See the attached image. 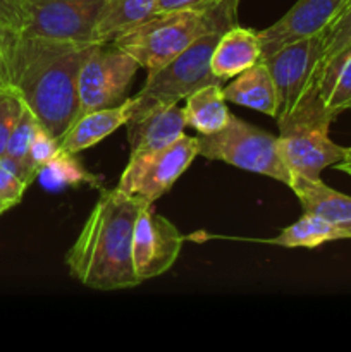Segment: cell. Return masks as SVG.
<instances>
[{
    "label": "cell",
    "mask_w": 351,
    "mask_h": 352,
    "mask_svg": "<svg viewBox=\"0 0 351 352\" xmlns=\"http://www.w3.org/2000/svg\"><path fill=\"white\" fill-rule=\"evenodd\" d=\"M95 43L21 34L12 86L21 93L40 126L61 138L78 119V76Z\"/></svg>",
    "instance_id": "1"
},
{
    "label": "cell",
    "mask_w": 351,
    "mask_h": 352,
    "mask_svg": "<svg viewBox=\"0 0 351 352\" xmlns=\"http://www.w3.org/2000/svg\"><path fill=\"white\" fill-rule=\"evenodd\" d=\"M184 237L178 227L158 215L153 205L143 206L133 237V265L140 282L164 275L181 253Z\"/></svg>",
    "instance_id": "11"
},
{
    "label": "cell",
    "mask_w": 351,
    "mask_h": 352,
    "mask_svg": "<svg viewBox=\"0 0 351 352\" xmlns=\"http://www.w3.org/2000/svg\"><path fill=\"white\" fill-rule=\"evenodd\" d=\"M109 0H28L24 36L95 43V31Z\"/></svg>",
    "instance_id": "10"
},
{
    "label": "cell",
    "mask_w": 351,
    "mask_h": 352,
    "mask_svg": "<svg viewBox=\"0 0 351 352\" xmlns=\"http://www.w3.org/2000/svg\"><path fill=\"white\" fill-rule=\"evenodd\" d=\"M21 33L10 28L0 26V88L12 86V71L16 48L19 43Z\"/></svg>",
    "instance_id": "28"
},
{
    "label": "cell",
    "mask_w": 351,
    "mask_h": 352,
    "mask_svg": "<svg viewBox=\"0 0 351 352\" xmlns=\"http://www.w3.org/2000/svg\"><path fill=\"white\" fill-rule=\"evenodd\" d=\"M322 55L323 36L317 34L286 45L264 58L277 91V113L274 117L277 126L320 98Z\"/></svg>",
    "instance_id": "7"
},
{
    "label": "cell",
    "mask_w": 351,
    "mask_h": 352,
    "mask_svg": "<svg viewBox=\"0 0 351 352\" xmlns=\"http://www.w3.org/2000/svg\"><path fill=\"white\" fill-rule=\"evenodd\" d=\"M198 151L209 160H219L233 167L291 184V174L284 165L279 150L277 136L231 113L222 131L213 134H198Z\"/></svg>",
    "instance_id": "6"
},
{
    "label": "cell",
    "mask_w": 351,
    "mask_h": 352,
    "mask_svg": "<svg viewBox=\"0 0 351 352\" xmlns=\"http://www.w3.org/2000/svg\"><path fill=\"white\" fill-rule=\"evenodd\" d=\"M334 168H337V170L344 172V174H348L351 177V146L346 148V151H344L343 160L337 162V164L334 165Z\"/></svg>",
    "instance_id": "31"
},
{
    "label": "cell",
    "mask_w": 351,
    "mask_h": 352,
    "mask_svg": "<svg viewBox=\"0 0 351 352\" xmlns=\"http://www.w3.org/2000/svg\"><path fill=\"white\" fill-rule=\"evenodd\" d=\"M289 188L299 199L303 212L315 213L346 232L351 239V196L329 188L322 179H295Z\"/></svg>",
    "instance_id": "16"
},
{
    "label": "cell",
    "mask_w": 351,
    "mask_h": 352,
    "mask_svg": "<svg viewBox=\"0 0 351 352\" xmlns=\"http://www.w3.org/2000/svg\"><path fill=\"white\" fill-rule=\"evenodd\" d=\"M222 91L227 102L270 117H275L277 113V91L270 71L264 60L257 62L233 78V81L222 88Z\"/></svg>",
    "instance_id": "17"
},
{
    "label": "cell",
    "mask_w": 351,
    "mask_h": 352,
    "mask_svg": "<svg viewBox=\"0 0 351 352\" xmlns=\"http://www.w3.org/2000/svg\"><path fill=\"white\" fill-rule=\"evenodd\" d=\"M260 60L262 40L258 31L234 24L220 34L210 57V69L213 76L224 82Z\"/></svg>",
    "instance_id": "15"
},
{
    "label": "cell",
    "mask_w": 351,
    "mask_h": 352,
    "mask_svg": "<svg viewBox=\"0 0 351 352\" xmlns=\"http://www.w3.org/2000/svg\"><path fill=\"white\" fill-rule=\"evenodd\" d=\"M332 122L334 117L319 98L279 124V150L291 174V182L295 179L315 181L322 170L343 160L346 148L334 143L329 136Z\"/></svg>",
    "instance_id": "5"
},
{
    "label": "cell",
    "mask_w": 351,
    "mask_h": 352,
    "mask_svg": "<svg viewBox=\"0 0 351 352\" xmlns=\"http://www.w3.org/2000/svg\"><path fill=\"white\" fill-rule=\"evenodd\" d=\"M26 109L23 96L14 86L0 88V157L6 155L10 134Z\"/></svg>",
    "instance_id": "25"
},
{
    "label": "cell",
    "mask_w": 351,
    "mask_h": 352,
    "mask_svg": "<svg viewBox=\"0 0 351 352\" xmlns=\"http://www.w3.org/2000/svg\"><path fill=\"white\" fill-rule=\"evenodd\" d=\"M38 129H40V122L33 116V112L30 109H26L23 117L19 119V122H17V126L14 127L12 134H10L9 143H7L6 148V155H3V157L9 158L23 172V175L30 182H33L36 179V175L33 174V170L30 167V150Z\"/></svg>",
    "instance_id": "23"
},
{
    "label": "cell",
    "mask_w": 351,
    "mask_h": 352,
    "mask_svg": "<svg viewBox=\"0 0 351 352\" xmlns=\"http://www.w3.org/2000/svg\"><path fill=\"white\" fill-rule=\"evenodd\" d=\"M198 155V140L182 134L164 150L129 157L116 189L143 205H153L188 170Z\"/></svg>",
    "instance_id": "8"
},
{
    "label": "cell",
    "mask_w": 351,
    "mask_h": 352,
    "mask_svg": "<svg viewBox=\"0 0 351 352\" xmlns=\"http://www.w3.org/2000/svg\"><path fill=\"white\" fill-rule=\"evenodd\" d=\"M28 17V0H0V26L23 34Z\"/></svg>",
    "instance_id": "29"
},
{
    "label": "cell",
    "mask_w": 351,
    "mask_h": 352,
    "mask_svg": "<svg viewBox=\"0 0 351 352\" xmlns=\"http://www.w3.org/2000/svg\"><path fill=\"white\" fill-rule=\"evenodd\" d=\"M138 69L140 64L114 41L93 45L78 76L79 116L126 102Z\"/></svg>",
    "instance_id": "9"
},
{
    "label": "cell",
    "mask_w": 351,
    "mask_h": 352,
    "mask_svg": "<svg viewBox=\"0 0 351 352\" xmlns=\"http://www.w3.org/2000/svg\"><path fill=\"white\" fill-rule=\"evenodd\" d=\"M348 2L350 0H298L281 19L258 31L262 60L286 45L322 34Z\"/></svg>",
    "instance_id": "12"
},
{
    "label": "cell",
    "mask_w": 351,
    "mask_h": 352,
    "mask_svg": "<svg viewBox=\"0 0 351 352\" xmlns=\"http://www.w3.org/2000/svg\"><path fill=\"white\" fill-rule=\"evenodd\" d=\"M131 109L133 102L127 98L120 105L81 113L58 138V146L62 151L74 155L95 146L96 143L116 133L120 126H126L131 117Z\"/></svg>",
    "instance_id": "13"
},
{
    "label": "cell",
    "mask_w": 351,
    "mask_h": 352,
    "mask_svg": "<svg viewBox=\"0 0 351 352\" xmlns=\"http://www.w3.org/2000/svg\"><path fill=\"white\" fill-rule=\"evenodd\" d=\"M319 96L334 119L351 109V52L323 65Z\"/></svg>",
    "instance_id": "21"
},
{
    "label": "cell",
    "mask_w": 351,
    "mask_h": 352,
    "mask_svg": "<svg viewBox=\"0 0 351 352\" xmlns=\"http://www.w3.org/2000/svg\"><path fill=\"white\" fill-rule=\"evenodd\" d=\"M143 203L117 191H103L81 232L65 253L69 274L85 287L119 291L140 285L133 265V237Z\"/></svg>",
    "instance_id": "2"
},
{
    "label": "cell",
    "mask_w": 351,
    "mask_h": 352,
    "mask_svg": "<svg viewBox=\"0 0 351 352\" xmlns=\"http://www.w3.org/2000/svg\"><path fill=\"white\" fill-rule=\"evenodd\" d=\"M3 212H6V210H3V208H2V206H0V215H2V213H3Z\"/></svg>",
    "instance_id": "32"
},
{
    "label": "cell",
    "mask_w": 351,
    "mask_h": 352,
    "mask_svg": "<svg viewBox=\"0 0 351 352\" xmlns=\"http://www.w3.org/2000/svg\"><path fill=\"white\" fill-rule=\"evenodd\" d=\"M38 179L47 189L74 188L79 184H96V179L92 172L85 168V165L76 158L74 153L58 151L57 157L52 158L41 170L38 172Z\"/></svg>",
    "instance_id": "22"
},
{
    "label": "cell",
    "mask_w": 351,
    "mask_h": 352,
    "mask_svg": "<svg viewBox=\"0 0 351 352\" xmlns=\"http://www.w3.org/2000/svg\"><path fill=\"white\" fill-rule=\"evenodd\" d=\"M31 182L7 157H0V206L10 210L21 203Z\"/></svg>",
    "instance_id": "26"
},
{
    "label": "cell",
    "mask_w": 351,
    "mask_h": 352,
    "mask_svg": "<svg viewBox=\"0 0 351 352\" xmlns=\"http://www.w3.org/2000/svg\"><path fill=\"white\" fill-rule=\"evenodd\" d=\"M222 0H157L155 14L178 12V10H205L215 7Z\"/></svg>",
    "instance_id": "30"
},
{
    "label": "cell",
    "mask_w": 351,
    "mask_h": 352,
    "mask_svg": "<svg viewBox=\"0 0 351 352\" xmlns=\"http://www.w3.org/2000/svg\"><path fill=\"white\" fill-rule=\"evenodd\" d=\"M58 151H61V146H58L57 138L48 134L47 131L40 126V129L34 134L33 144H31L30 150V167L36 177L38 172L41 170V167H45L52 158L57 157Z\"/></svg>",
    "instance_id": "27"
},
{
    "label": "cell",
    "mask_w": 351,
    "mask_h": 352,
    "mask_svg": "<svg viewBox=\"0 0 351 352\" xmlns=\"http://www.w3.org/2000/svg\"><path fill=\"white\" fill-rule=\"evenodd\" d=\"M339 239H348L346 232H343L315 213L303 212V217H299L291 226L284 227L274 239H268L267 243L282 248H308V250H313V248Z\"/></svg>",
    "instance_id": "20"
},
{
    "label": "cell",
    "mask_w": 351,
    "mask_h": 352,
    "mask_svg": "<svg viewBox=\"0 0 351 352\" xmlns=\"http://www.w3.org/2000/svg\"><path fill=\"white\" fill-rule=\"evenodd\" d=\"M323 36V55L322 69L334 58L351 52V0L346 3L339 16L330 23L322 33Z\"/></svg>",
    "instance_id": "24"
},
{
    "label": "cell",
    "mask_w": 351,
    "mask_h": 352,
    "mask_svg": "<svg viewBox=\"0 0 351 352\" xmlns=\"http://www.w3.org/2000/svg\"><path fill=\"white\" fill-rule=\"evenodd\" d=\"M227 31V30H226ZM224 31H213L200 38L188 50L162 65L157 71L148 72L145 86L136 96L131 98L133 109L127 122L141 119L153 110L178 105L181 100L191 95L202 86L220 82L210 69V57Z\"/></svg>",
    "instance_id": "4"
},
{
    "label": "cell",
    "mask_w": 351,
    "mask_h": 352,
    "mask_svg": "<svg viewBox=\"0 0 351 352\" xmlns=\"http://www.w3.org/2000/svg\"><path fill=\"white\" fill-rule=\"evenodd\" d=\"M240 0H222L205 10H178L155 14L114 40L147 72L157 71L213 31L236 24Z\"/></svg>",
    "instance_id": "3"
},
{
    "label": "cell",
    "mask_w": 351,
    "mask_h": 352,
    "mask_svg": "<svg viewBox=\"0 0 351 352\" xmlns=\"http://www.w3.org/2000/svg\"><path fill=\"white\" fill-rule=\"evenodd\" d=\"M127 141L131 153L134 155L151 153L167 148L176 143L184 134L186 120L184 112L178 105L153 110L141 119L127 122Z\"/></svg>",
    "instance_id": "14"
},
{
    "label": "cell",
    "mask_w": 351,
    "mask_h": 352,
    "mask_svg": "<svg viewBox=\"0 0 351 352\" xmlns=\"http://www.w3.org/2000/svg\"><path fill=\"white\" fill-rule=\"evenodd\" d=\"M157 0H109L95 31V43L114 41L117 36L155 16Z\"/></svg>",
    "instance_id": "19"
},
{
    "label": "cell",
    "mask_w": 351,
    "mask_h": 352,
    "mask_svg": "<svg viewBox=\"0 0 351 352\" xmlns=\"http://www.w3.org/2000/svg\"><path fill=\"white\" fill-rule=\"evenodd\" d=\"M182 112H184L186 126L193 127L198 134L219 133L231 119L220 82L202 86L186 96Z\"/></svg>",
    "instance_id": "18"
}]
</instances>
